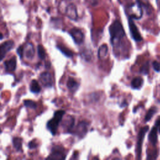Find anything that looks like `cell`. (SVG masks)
<instances>
[{
    "mask_svg": "<svg viewBox=\"0 0 160 160\" xmlns=\"http://www.w3.org/2000/svg\"><path fill=\"white\" fill-rule=\"evenodd\" d=\"M89 123L85 121H80L74 128L72 134L76 135L79 138L84 137L88 130Z\"/></svg>",
    "mask_w": 160,
    "mask_h": 160,
    "instance_id": "obj_5",
    "label": "cell"
},
{
    "mask_svg": "<svg viewBox=\"0 0 160 160\" xmlns=\"http://www.w3.org/2000/svg\"><path fill=\"white\" fill-rule=\"evenodd\" d=\"M38 147V144L36 143L35 139H32L28 143V148L30 149H34Z\"/></svg>",
    "mask_w": 160,
    "mask_h": 160,
    "instance_id": "obj_28",
    "label": "cell"
},
{
    "mask_svg": "<svg viewBox=\"0 0 160 160\" xmlns=\"http://www.w3.org/2000/svg\"><path fill=\"white\" fill-rule=\"evenodd\" d=\"M69 34L74 41V43L77 45H80L84 42V35L80 29L78 28H72L70 29Z\"/></svg>",
    "mask_w": 160,
    "mask_h": 160,
    "instance_id": "obj_7",
    "label": "cell"
},
{
    "mask_svg": "<svg viewBox=\"0 0 160 160\" xmlns=\"http://www.w3.org/2000/svg\"><path fill=\"white\" fill-rule=\"evenodd\" d=\"M155 126L158 128V129L159 130V132H160V118H158V119L156 120V122H155Z\"/></svg>",
    "mask_w": 160,
    "mask_h": 160,
    "instance_id": "obj_30",
    "label": "cell"
},
{
    "mask_svg": "<svg viewBox=\"0 0 160 160\" xmlns=\"http://www.w3.org/2000/svg\"><path fill=\"white\" fill-rule=\"evenodd\" d=\"M29 90L34 94H39L41 92V88L39 82L36 79H32L29 84Z\"/></svg>",
    "mask_w": 160,
    "mask_h": 160,
    "instance_id": "obj_17",
    "label": "cell"
},
{
    "mask_svg": "<svg viewBox=\"0 0 160 160\" xmlns=\"http://www.w3.org/2000/svg\"><path fill=\"white\" fill-rule=\"evenodd\" d=\"M157 111H158V108L156 106L151 107L148 110V111L147 112V113L146 114V116H145V118H144L145 122H148V121H150L151 119L152 118V116L156 113Z\"/></svg>",
    "mask_w": 160,
    "mask_h": 160,
    "instance_id": "obj_22",
    "label": "cell"
},
{
    "mask_svg": "<svg viewBox=\"0 0 160 160\" xmlns=\"http://www.w3.org/2000/svg\"><path fill=\"white\" fill-rule=\"evenodd\" d=\"M66 86L68 89L69 90V91L74 93L76 91H77V90L79 89V83L77 81H76V79H74L73 78L69 77L67 81Z\"/></svg>",
    "mask_w": 160,
    "mask_h": 160,
    "instance_id": "obj_14",
    "label": "cell"
},
{
    "mask_svg": "<svg viewBox=\"0 0 160 160\" xmlns=\"http://www.w3.org/2000/svg\"><path fill=\"white\" fill-rule=\"evenodd\" d=\"M65 149L59 145H54L51 150V153L46 159H64L66 158Z\"/></svg>",
    "mask_w": 160,
    "mask_h": 160,
    "instance_id": "obj_3",
    "label": "cell"
},
{
    "mask_svg": "<svg viewBox=\"0 0 160 160\" xmlns=\"http://www.w3.org/2000/svg\"><path fill=\"white\" fill-rule=\"evenodd\" d=\"M108 52V47L107 46V44H102L98 49V58L99 59H104Z\"/></svg>",
    "mask_w": 160,
    "mask_h": 160,
    "instance_id": "obj_19",
    "label": "cell"
},
{
    "mask_svg": "<svg viewBox=\"0 0 160 160\" xmlns=\"http://www.w3.org/2000/svg\"><path fill=\"white\" fill-rule=\"evenodd\" d=\"M3 64L6 71H14L16 69L17 67V60L16 56H13L11 59L4 61Z\"/></svg>",
    "mask_w": 160,
    "mask_h": 160,
    "instance_id": "obj_13",
    "label": "cell"
},
{
    "mask_svg": "<svg viewBox=\"0 0 160 160\" xmlns=\"http://www.w3.org/2000/svg\"><path fill=\"white\" fill-rule=\"evenodd\" d=\"M127 105H128V103H127L126 101H124L122 104H121L120 106H121V108H122V107H124V106H127Z\"/></svg>",
    "mask_w": 160,
    "mask_h": 160,
    "instance_id": "obj_32",
    "label": "cell"
},
{
    "mask_svg": "<svg viewBox=\"0 0 160 160\" xmlns=\"http://www.w3.org/2000/svg\"><path fill=\"white\" fill-rule=\"evenodd\" d=\"M39 78L43 86L47 88H51L53 85L51 74L48 71H44L39 74Z\"/></svg>",
    "mask_w": 160,
    "mask_h": 160,
    "instance_id": "obj_11",
    "label": "cell"
},
{
    "mask_svg": "<svg viewBox=\"0 0 160 160\" xmlns=\"http://www.w3.org/2000/svg\"><path fill=\"white\" fill-rule=\"evenodd\" d=\"M149 72V61H146L140 68L139 72L144 75H147Z\"/></svg>",
    "mask_w": 160,
    "mask_h": 160,
    "instance_id": "obj_26",
    "label": "cell"
},
{
    "mask_svg": "<svg viewBox=\"0 0 160 160\" xmlns=\"http://www.w3.org/2000/svg\"><path fill=\"white\" fill-rule=\"evenodd\" d=\"M16 52L18 54L19 58L22 59L24 56V46L21 45L16 49Z\"/></svg>",
    "mask_w": 160,
    "mask_h": 160,
    "instance_id": "obj_27",
    "label": "cell"
},
{
    "mask_svg": "<svg viewBox=\"0 0 160 160\" xmlns=\"http://www.w3.org/2000/svg\"><path fill=\"white\" fill-rule=\"evenodd\" d=\"M64 13L65 15L71 20L77 21L78 19L76 6L72 3H70L66 6L64 9Z\"/></svg>",
    "mask_w": 160,
    "mask_h": 160,
    "instance_id": "obj_9",
    "label": "cell"
},
{
    "mask_svg": "<svg viewBox=\"0 0 160 160\" xmlns=\"http://www.w3.org/2000/svg\"><path fill=\"white\" fill-rule=\"evenodd\" d=\"M128 25H129V29L130 31L131 36L132 38L134 39V41L136 42H140L142 40V38L136 26L135 23L133 21V19L131 18H128Z\"/></svg>",
    "mask_w": 160,
    "mask_h": 160,
    "instance_id": "obj_6",
    "label": "cell"
},
{
    "mask_svg": "<svg viewBox=\"0 0 160 160\" xmlns=\"http://www.w3.org/2000/svg\"><path fill=\"white\" fill-rule=\"evenodd\" d=\"M109 32L112 46L118 48L126 35L121 22L119 20L114 21L109 27Z\"/></svg>",
    "mask_w": 160,
    "mask_h": 160,
    "instance_id": "obj_1",
    "label": "cell"
},
{
    "mask_svg": "<svg viewBox=\"0 0 160 160\" xmlns=\"http://www.w3.org/2000/svg\"><path fill=\"white\" fill-rule=\"evenodd\" d=\"M158 128L156 126L152 127L148 136V139L149 142L154 146H156L158 141Z\"/></svg>",
    "mask_w": 160,
    "mask_h": 160,
    "instance_id": "obj_15",
    "label": "cell"
},
{
    "mask_svg": "<svg viewBox=\"0 0 160 160\" xmlns=\"http://www.w3.org/2000/svg\"><path fill=\"white\" fill-rule=\"evenodd\" d=\"M56 48L59 50V51L62 52V54H63L67 58H72L74 55L72 51L62 45H57Z\"/></svg>",
    "mask_w": 160,
    "mask_h": 160,
    "instance_id": "obj_20",
    "label": "cell"
},
{
    "mask_svg": "<svg viewBox=\"0 0 160 160\" xmlns=\"http://www.w3.org/2000/svg\"><path fill=\"white\" fill-rule=\"evenodd\" d=\"M74 122L75 119L73 116L69 115L66 117L62 124V127L65 133L72 134V131L74 128Z\"/></svg>",
    "mask_w": 160,
    "mask_h": 160,
    "instance_id": "obj_8",
    "label": "cell"
},
{
    "mask_svg": "<svg viewBox=\"0 0 160 160\" xmlns=\"http://www.w3.org/2000/svg\"><path fill=\"white\" fill-rule=\"evenodd\" d=\"M35 54V50L33 44L28 42L24 45V56L29 60H31Z\"/></svg>",
    "mask_w": 160,
    "mask_h": 160,
    "instance_id": "obj_12",
    "label": "cell"
},
{
    "mask_svg": "<svg viewBox=\"0 0 160 160\" xmlns=\"http://www.w3.org/2000/svg\"><path fill=\"white\" fill-rule=\"evenodd\" d=\"M37 50H38V55L40 59L44 60L46 56V52L41 44H39L37 46Z\"/></svg>",
    "mask_w": 160,
    "mask_h": 160,
    "instance_id": "obj_25",
    "label": "cell"
},
{
    "mask_svg": "<svg viewBox=\"0 0 160 160\" xmlns=\"http://www.w3.org/2000/svg\"><path fill=\"white\" fill-rule=\"evenodd\" d=\"M148 129H149V126H145L141 128L138 132V141H137V144H136V154H137V158L138 159H141V151H142V144L143 139Z\"/></svg>",
    "mask_w": 160,
    "mask_h": 160,
    "instance_id": "obj_4",
    "label": "cell"
},
{
    "mask_svg": "<svg viewBox=\"0 0 160 160\" xmlns=\"http://www.w3.org/2000/svg\"><path fill=\"white\" fill-rule=\"evenodd\" d=\"M45 68H46V69H49L51 68V62L50 61H46L45 62Z\"/></svg>",
    "mask_w": 160,
    "mask_h": 160,
    "instance_id": "obj_31",
    "label": "cell"
},
{
    "mask_svg": "<svg viewBox=\"0 0 160 160\" xmlns=\"http://www.w3.org/2000/svg\"><path fill=\"white\" fill-rule=\"evenodd\" d=\"M143 84V79L140 76H137L132 79L131 82V86L133 89H139Z\"/></svg>",
    "mask_w": 160,
    "mask_h": 160,
    "instance_id": "obj_16",
    "label": "cell"
},
{
    "mask_svg": "<svg viewBox=\"0 0 160 160\" xmlns=\"http://www.w3.org/2000/svg\"><path fill=\"white\" fill-rule=\"evenodd\" d=\"M81 56L82 59H84L86 61H90L92 59V54L91 50L89 49H84L81 53Z\"/></svg>",
    "mask_w": 160,
    "mask_h": 160,
    "instance_id": "obj_23",
    "label": "cell"
},
{
    "mask_svg": "<svg viewBox=\"0 0 160 160\" xmlns=\"http://www.w3.org/2000/svg\"><path fill=\"white\" fill-rule=\"evenodd\" d=\"M152 67L155 71L159 72L160 71V63L156 61L152 62Z\"/></svg>",
    "mask_w": 160,
    "mask_h": 160,
    "instance_id": "obj_29",
    "label": "cell"
},
{
    "mask_svg": "<svg viewBox=\"0 0 160 160\" xmlns=\"http://www.w3.org/2000/svg\"><path fill=\"white\" fill-rule=\"evenodd\" d=\"M14 46V42L12 40H8L1 44L0 47V61H2L3 59L4 58L6 54L9 52Z\"/></svg>",
    "mask_w": 160,
    "mask_h": 160,
    "instance_id": "obj_10",
    "label": "cell"
},
{
    "mask_svg": "<svg viewBox=\"0 0 160 160\" xmlns=\"http://www.w3.org/2000/svg\"><path fill=\"white\" fill-rule=\"evenodd\" d=\"M12 143L14 148L16 151H22V139L19 137H14L12 139Z\"/></svg>",
    "mask_w": 160,
    "mask_h": 160,
    "instance_id": "obj_18",
    "label": "cell"
},
{
    "mask_svg": "<svg viewBox=\"0 0 160 160\" xmlns=\"http://www.w3.org/2000/svg\"><path fill=\"white\" fill-rule=\"evenodd\" d=\"M23 104L25 107L32 109H36L37 108V103L32 100H29V99L24 100Z\"/></svg>",
    "mask_w": 160,
    "mask_h": 160,
    "instance_id": "obj_24",
    "label": "cell"
},
{
    "mask_svg": "<svg viewBox=\"0 0 160 160\" xmlns=\"http://www.w3.org/2000/svg\"><path fill=\"white\" fill-rule=\"evenodd\" d=\"M136 3L142 9L144 8L146 9L147 13L150 14L151 12L152 8L150 6V4L148 3V2H144L142 0H136Z\"/></svg>",
    "mask_w": 160,
    "mask_h": 160,
    "instance_id": "obj_21",
    "label": "cell"
},
{
    "mask_svg": "<svg viewBox=\"0 0 160 160\" xmlns=\"http://www.w3.org/2000/svg\"><path fill=\"white\" fill-rule=\"evenodd\" d=\"M66 111L64 110H58L54 112L53 117L47 122L46 128L53 136L56 134L59 125Z\"/></svg>",
    "mask_w": 160,
    "mask_h": 160,
    "instance_id": "obj_2",
    "label": "cell"
}]
</instances>
